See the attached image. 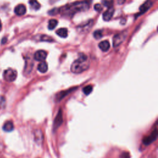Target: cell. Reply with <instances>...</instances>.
Wrapping results in <instances>:
<instances>
[{
    "instance_id": "cell-1",
    "label": "cell",
    "mask_w": 158,
    "mask_h": 158,
    "mask_svg": "<svg viewBox=\"0 0 158 158\" xmlns=\"http://www.w3.org/2000/svg\"><path fill=\"white\" fill-rule=\"evenodd\" d=\"M90 7L89 3L85 1H80V2H75L70 4H68L67 6H64L61 9V12L62 14L65 16H73L75 13L84 11L87 10Z\"/></svg>"
},
{
    "instance_id": "cell-2",
    "label": "cell",
    "mask_w": 158,
    "mask_h": 158,
    "mask_svg": "<svg viewBox=\"0 0 158 158\" xmlns=\"http://www.w3.org/2000/svg\"><path fill=\"white\" fill-rule=\"evenodd\" d=\"M89 66L90 62L87 56L83 53H80L78 56V58L71 65L70 70L72 73L78 74L87 70Z\"/></svg>"
},
{
    "instance_id": "cell-3",
    "label": "cell",
    "mask_w": 158,
    "mask_h": 158,
    "mask_svg": "<svg viewBox=\"0 0 158 158\" xmlns=\"http://www.w3.org/2000/svg\"><path fill=\"white\" fill-rule=\"evenodd\" d=\"M17 76V71L11 68L6 69L4 72L3 74L4 79L6 82H12L16 80Z\"/></svg>"
},
{
    "instance_id": "cell-4",
    "label": "cell",
    "mask_w": 158,
    "mask_h": 158,
    "mask_svg": "<svg viewBox=\"0 0 158 158\" xmlns=\"http://www.w3.org/2000/svg\"><path fill=\"white\" fill-rule=\"evenodd\" d=\"M127 35L126 32H123L120 33V34L116 35L113 38V47H117L119 46L126 38Z\"/></svg>"
},
{
    "instance_id": "cell-5",
    "label": "cell",
    "mask_w": 158,
    "mask_h": 158,
    "mask_svg": "<svg viewBox=\"0 0 158 158\" xmlns=\"http://www.w3.org/2000/svg\"><path fill=\"white\" fill-rule=\"evenodd\" d=\"M157 137V129H155L150 135L144 138V139L143 140V142L145 145H149V144H151L153 141L156 140Z\"/></svg>"
},
{
    "instance_id": "cell-6",
    "label": "cell",
    "mask_w": 158,
    "mask_h": 158,
    "mask_svg": "<svg viewBox=\"0 0 158 158\" xmlns=\"http://www.w3.org/2000/svg\"><path fill=\"white\" fill-rule=\"evenodd\" d=\"M47 57V52L44 50L37 51L34 55V59L37 61H44Z\"/></svg>"
},
{
    "instance_id": "cell-7",
    "label": "cell",
    "mask_w": 158,
    "mask_h": 158,
    "mask_svg": "<svg viewBox=\"0 0 158 158\" xmlns=\"http://www.w3.org/2000/svg\"><path fill=\"white\" fill-rule=\"evenodd\" d=\"M63 122V119H62V114L61 110H59L58 113L55 118V122H54V129H56L59 127H60L61 124Z\"/></svg>"
},
{
    "instance_id": "cell-8",
    "label": "cell",
    "mask_w": 158,
    "mask_h": 158,
    "mask_svg": "<svg viewBox=\"0 0 158 158\" xmlns=\"http://www.w3.org/2000/svg\"><path fill=\"white\" fill-rule=\"evenodd\" d=\"M114 9L113 7H110L109 9L104 12L103 18L105 21H108L109 20L113 17V16L114 14Z\"/></svg>"
},
{
    "instance_id": "cell-9",
    "label": "cell",
    "mask_w": 158,
    "mask_h": 158,
    "mask_svg": "<svg viewBox=\"0 0 158 158\" xmlns=\"http://www.w3.org/2000/svg\"><path fill=\"white\" fill-rule=\"evenodd\" d=\"M14 12L16 14L19 16L24 15L26 13V7L24 4H19L14 9Z\"/></svg>"
},
{
    "instance_id": "cell-10",
    "label": "cell",
    "mask_w": 158,
    "mask_h": 158,
    "mask_svg": "<svg viewBox=\"0 0 158 158\" xmlns=\"http://www.w3.org/2000/svg\"><path fill=\"white\" fill-rule=\"evenodd\" d=\"M34 140L38 144H40L43 140V136L40 130H37L34 132Z\"/></svg>"
},
{
    "instance_id": "cell-11",
    "label": "cell",
    "mask_w": 158,
    "mask_h": 158,
    "mask_svg": "<svg viewBox=\"0 0 158 158\" xmlns=\"http://www.w3.org/2000/svg\"><path fill=\"white\" fill-rule=\"evenodd\" d=\"M92 24H93V21H90L87 24L78 27V30L80 32H82V33L85 32L86 31L90 30V29L91 27Z\"/></svg>"
},
{
    "instance_id": "cell-12",
    "label": "cell",
    "mask_w": 158,
    "mask_h": 158,
    "mask_svg": "<svg viewBox=\"0 0 158 158\" xmlns=\"http://www.w3.org/2000/svg\"><path fill=\"white\" fill-rule=\"evenodd\" d=\"M14 124H13V122L11 121L6 122L3 126V130L5 131H7V132H10V131L14 130Z\"/></svg>"
},
{
    "instance_id": "cell-13",
    "label": "cell",
    "mask_w": 158,
    "mask_h": 158,
    "mask_svg": "<svg viewBox=\"0 0 158 158\" xmlns=\"http://www.w3.org/2000/svg\"><path fill=\"white\" fill-rule=\"evenodd\" d=\"M99 48H100L103 51H108L110 48V43L108 41L104 40L99 43Z\"/></svg>"
},
{
    "instance_id": "cell-14",
    "label": "cell",
    "mask_w": 158,
    "mask_h": 158,
    "mask_svg": "<svg viewBox=\"0 0 158 158\" xmlns=\"http://www.w3.org/2000/svg\"><path fill=\"white\" fill-rule=\"evenodd\" d=\"M152 4H153L152 1H149H149H146L140 7V12L141 13H144L145 12H147L151 7V6H152Z\"/></svg>"
},
{
    "instance_id": "cell-15",
    "label": "cell",
    "mask_w": 158,
    "mask_h": 158,
    "mask_svg": "<svg viewBox=\"0 0 158 158\" xmlns=\"http://www.w3.org/2000/svg\"><path fill=\"white\" fill-rule=\"evenodd\" d=\"M48 69V64L45 61L41 62L38 65V70L40 72H42V73H45V72H47Z\"/></svg>"
},
{
    "instance_id": "cell-16",
    "label": "cell",
    "mask_w": 158,
    "mask_h": 158,
    "mask_svg": "<svg viewBox=\"0 0 158 158\" xmlns=\"http://www.w3.org/2000/svg\"><path fill=\"white\" fill-rule=\"evenodd\" d=\"M56 34L61 38H66L68 35V29L65 28H61L56 31Z\"/></svg>"
},
{
    "instance_id": "cell-17",
    "label": "cell",
    "mask_w": 158,
    "mask_h": 158,
    "mask_svg": "<svg viewBox=\"0 0 158 158\" xmlns=\"http://www.w3.org/2000/svg\"><path fill=\"white\" fill-rule=\"evenodd\" d=\"M29 4L31 6V8L34 9V10H38L40 8V4L37 1V0H30Z\"/></svg>"
},
{
    "instance_id": "cell-18",
    "label": "cell",
    "mask_w": 158,
    "mask_h": 158,
    "mask_svg": "<svg viewBox=\"0 0 158 158\" xmlns=\"http://www.w3.org/2000/svg\"><path fill=\"white\" fill-rule=\"evenodd\" d=\"M74 90H75V89H74V88H72L71 90H65V91H62L60 92V93H59V94L56 96L57 100H61V99H62L64 97H65V95H67L68 94H69V93H70V92H71L70 91Z\"/></svg>"
},
{
    "instance_id": "cell-19",
    "label": "cell",
    "mask_w": 158,
    "mask_h": 158,
    "mask_svg": "<svg viewBox=\"0 0 158 158\" xmlns=\"http://www.w3.org/2000/svg\"><path fill=\"white\" fill-rule=\"evenodd\" d=\"M57 24H58V22L56 19L50 20V21L48 22V29L50 30H53L56 27Z\"/></svg>"
},
{
    "instance_id": "cell-20",
    "label": "cell",
    "mask_w": 158,
    "mask_h": 158,
    "mask_svg": "<svg viewBox=\"0 0 158 158\" xmlns=\"http://www.w3.org/2000/svg\"><path fill=\"white\" fill-rule=\"evenodd\" d=\"M92 90H93V87H92L91 85H87V86H86L83 88V92L86 95L90 94L91 93Z\"/></svg>"
},
{
    "instance_id": "cell-21",
    "label": "cell",
    "mask_w": 158,
    "mask_h": 158,
    "mask_svg": "<svg viewBox=\"0 0 158 158\" xmlns=\"http://www.w3.org/2000/svg\"><path fill=\"white\" fill-rule=\"evenodd\" d=\"M93 37L96 39H100L103 37V32L101 30H96L93 33Z\"/></svg>"
},
{
    "instance_id": "cell-22",
    "label": "cell",
    "mask_w": 158,
    "mask_h": 158,
    "mask_svg": "<svg viewBox=\"0 0 158 158\" xmlns=\"http://www.w3.org/2000/svg\"><path fill=\"white\" fill-rule=\"evenodd\" d=\"M41 41H45V42H52L53 41V39H52L51 37L47 36V35H42L41 38H40Z\"/></svg>"
},
{
    "instance_id": "cell-23",
    "label": "cell",
    "mask_w": 158,
    "mask_h": 158,
    "mask_svg": "<svg viewBox=\"0 0 158 158\" xmlns=\"http://www.w3.org/2000/svg\"><path fill=\"white\" fill-rule=\"evenodd\" d=\"M94 8L95 9L98 11V12H100L102 11L103 9V7H102V6L100 4H96L94 6Z\"/></svg>"
},
{
    "instance_id": "cell-24",
    "label": "cell",
    "mask_w": 158,
    "mask_h": 158,
    "mask_svg": "<svg viewBox=\"0 0 158 158\" xmlns=\"http://www.w3.org/2000/svg\"><path fill=\"white\" fill-rule=\"evenodd\" d=\"M58 11H60V10L58 9H53L51 10L50 11H49L48 14H51V16H54V15L57 14V13L58 12Z\"/></svg>"
},
{
    "instance_id": "cell-25",
    "label": "cell",
    "mask_w": 158,
    "mask_h": 158,
    "mask_svg": "<svg viewBox=\"0 0 158 158\" xmlns=\"http://www.w3.org/2000/svg\"><path fill=\"white\" fill-rule=\"evenodd\" d=\"M122 158H129V155L127 153H124L122 154Z\"/></svg>"
},
{
    "instance_id": "cell-26",
    "label": "cell",
    "mask_w": 158,
    "mask_h": 158,
    "mask_svg": "<svg viewBox=\"0 0 158 158\" xmlns=\"http://www.w3.org/2000/svg\"><path fill=\"white\" fill-rule=\"evenodd\" d=\"M6 41H7V38H4L2 40L1 43H2V44H4V43L6 42Z\"/></svg>"
},
{
    "instance_id": "cell-27",
    "label": "cell",
    "mask_w": 158,
    "mask_h": 158,
    "mask_svg": "<svg viewBox=\"0 0 158 158\" xmlns=\"http://www.w3.org/2000/svg\"><path fill=\"white\" fill-rule=\"evenodd\" d=\"M1 29H2V24L1 22V20H0V31H1Z\"/></svg>"
}]
</instances>
